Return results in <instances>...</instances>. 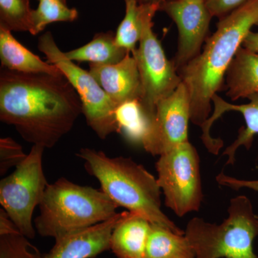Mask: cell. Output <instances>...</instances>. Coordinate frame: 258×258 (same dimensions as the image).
I'll list each match as a JSON object with an SVG mask.
<instances>
[{
	"label": "cell",
	"mask_w": 258,
	"mask_h": 258,
	"mask_svg": "<svg viewBox=\"0 0 258 258\" xmlns=\"http://www.w3.org/2000/svg\"><path fill=\"white\" fill-rule=\"evenodd\" d=\"M83 114L76 90L63 74H26L2 67L0 120L32 145L51 149Z\"/></svg>",
	"instance_id": "obj_1"
},
{
	"label": "cell",
	"mask_w": 258,
	"mask_h": 258,
	"mask_svg": "<svg viewBox=\"0 0 258 258\" xmlns=\"http://www.w3.org/2000/svg\"><path fill=\"white\" fill-rule=\"evenodd\" d=\"M258 21V0H248L219 20L201 52L178 71L190 97V121L203 128L212 99L225 90V76L244 38Z\"/></svg>",
	"instance_id": "obj_2"
},
{
	"label": "cell",
	"mask_w": 258,
	"mask_h": 258,
	"mask_svg": "<svg viewBox=\"0 0 258 258\" xmlns=\"http://www.w3.org/2000/svg\"><path fill=\"white\" fill-rule=\"evenodd\" d=\"M77 157L88 174L99 181L101 190L118 207L145 217L152 224L185 235L161 210V189L157 178L131 158L109 157L101 151L83 148Z\"/></svg>",
	"instance_id": "obj_3"
},
{
	"label": "cell",
	"mask_w": 258,
	"mask_h": 258,
	"mask_svg": "<svg viewBox=\"0 0 258 258\" xmlns=\"http://www.w3.org/2000/svg\"><path fill=\"white\" fill-rule=\"evenodd\" d=\"M39 208L34 221L36 232L55 239L109 220L118 206L101 189L61 177L47 185Z\"/></svg>",
	"instance_id": "obj_4"
},
{
	"label": "cell",
	"mask_w": 258,
	"mask_h": 258,
	"mask_svg": "<svg viewBox=\"0 0 258 258\" xmlns=\"http://www.w3.org/2000/svg\"><path fill=\"white\" fill-rule=\"evenodd\" d=\"M228 216L222 223L200 217L189 220L185 236L195 258H258L253 242L258 237V216L244 195L231 199Z\"/></svg>",
	"instance_id": "obj_5"
},
{
	"label": "cell",
	"mask_w": 258,
	"mask_h": 258,
	"mask_svg": "<svg viewBox=\"0 0 258 258\" xmlns=\"http://www.w3.org/2000/svg\"><path fill=\"white\" fill-rule=\"evenodd\" d=\"M156 169L168 208L179 217L200 210L204 198L200 156L189 141L159 156Z\"/></svg>",
	"instance_id": "obj_6"
},
{
	"label": "cell",
	"mask_w": 258,
	"mask_h": 258,
	"mask_svg": "<svg viewBox=\"0 0 258 258\" xmlns=\"http://www.w3.org/2000/svg\"><path fill=\"white\" fill-rule=\"evenodd\" d=\"M45 149L40 145H32L26 159L0 181L2 208L28 239L36 235L32 216L48 185L42 166Z\"/></svg>",
	"instance_id": "obj_7"
},
{
	"label": "cell",
	"mask_w": 258,
	"mask_h": 258,
	"mask_svg": "<svg viewBox=\"0 0 258 258\" xmlns=\"http://www.w3.org/2000/svg\"><path fill=\"white\" fill-rule=\"evenodd\" d=\"M160 5H141L142 31L138 47L132 55L135 58L142 86V102L156 113L158 102L171 94L181 79L172 61L166 57L154 32V20Z\"/></svg>",
	"instance_id": "obj_8"
},
{
	"label": "cell",
	"mask_w": 258,
	"mask_h": 258,
	"mask_svg": "<svg viewBox=\"0 0 258 258\" xmlns=\"http://www.w3.org/2000/svg\"><path fill=\"white\" fill-rule=\"evenodd\" d=\"M37 48L46 56L47 62L57 66L74 86L81 99L83 114L97 136L105 139L116 132L114 120L116 106L89 71L81 69L66 57L50 32L39 37Z\"/></svg>",
	"instance_id": "obj_9"
},
{
	"label": "cell",
	"mask_w": 258,
	"mask_h": 258,
	"mask_svg": "<svg viewBox=\"0 0 258 258\" xmlns=\"http://www.w3.org/2000/svg\"><path fill=\"white\" fill-rule=\"evenodd\" d=\"M159 10L178 28L177 51L172 60L178 71L201 52L208 38L212 16L205 0H166L161 3Z\"/></svg>",
	"instance_id": "obj_10"
},
{
	"label": "cell",
	"mask_w": 258,
	"mask_h": 258,
	"mask_svg": "<svg viewBox=\"0 0 258 258\" xmlns=\"http://www.w3.org/2000/svg\"><path fill=\"white\" fill-rule=\"evenodd\" d=\"M189 120V94L181 82L174 92L158 102L152 132L144 149L152 156L159 157L188 142Z\"/></svg>",
	"instance_id": "obj_11"
},
{
	"label": "cell",
	"mask_w": 258,
	"mask_h": 258,
	"mask_svg": "<svg viewBox=\"0 0 258 258\" xmlns=\"http://www.w3.org/2000/svg\"><path fill=\"white\" fill-rule=\"evenodd\" d=\"M247 98L249 101L247 103L232 104L222 99L218 94H215L212 99L213 113L202 128L201 139L204 145L209 152L217 155L223 147L224 142L221 139H215L210 135L212 124L226 112H238L242 115L245 125L239 129L238 136L235 142L222 153V155L227 157V165L235 164V154L239 148L244 147L249 150L253 143L254 137L258 135V93L249 95Z\"/></svg>",
	"instance_id": "obj_12"
},
{
	"label": "cell",
	"mask_w": 258,
	"mask_h": 258,
	"mask_svg": "<svg viewBox=\"0 0 258 258\" xmlns=\"http://www.w3.org/2000/svg\"><path fill=\"white\" fill-rule=\"evenodd\" d=\"M123 213H117L106 221L57 237L53 247L42 258L96 257L110 249L112 232Z\"/></svg>",
	"instance_id": "obj_13"
},
{
	"label": "cell",
	"mask_w": 258,
	"mask_h": 258,
	"mask_svg": "<svg viewBox=\"0 0 258 258\" xmlns=\"http://www.w3.org/2000/svg\"><path fill=\"white\" fill-rule=\"evenodd\" d=\"M89 73L116 106L130 100L142 98L140 75L132 53L118 63H89Z\"/></svg>",
	"instance_id": "obj_14"
},
{
	"label": "cell",
	"mask_w": 258,
	"mask_h": 258,
	"mask_svg": "<svg viewBox=\"0 0 258 258\" xmlns=\"http://www.w3.org/2000/svg\"><path fill=\"white\" fill-rule=\"evenodd\" d=\"M152 225L142 215L124 212L112 232L110 249L116 258H144Z\"/></svg>",
	"instance_id": "obj_15"
},
{
	"label": "cell",
	"mask_w": 258,
	"mask_h": 258,
	"mask_svg": "<svg viewBox=\"0 0 258 258\" xmlns=\"http://www.w3.org/2000/svg\"><path fill=\"white\" fill-rule=\"evenodd\" d=\"M155 115L141 98L125 101L115 109L116 133L129 144L144 147L152 134Z\"/></svg>",
	"instance_id": "obj_16"
},
{
	"label": "cell",
	"mask_w": 258,
	"mask_h": 258,
	"mask_svg": "<svg viewBox=\"0 0 258 258\" xmlns=\"http://www.w3.org/2000/svg\"><path fill=\"white\" fill-rule=\"evenodd\" d=\"M0 60L2 67L26 74L45 73L62 74L60 69L48 62H44L32 53L13 36L12 32L0 26Z\"/></svg>",
	"instance_id": "obj_17"
},
{
	"label": "cell",
	"mask_w": 258,
	"mask_h": 258,
	"mask_svg": "<svg viewBox=\"0 0 258 258\" xmlns=\"http://www.w3.org/2000/svg\"><path fill=\"white\" fill-rule=\"evenodd\" d=\"M226 96L232 101L258 93V54L241 47L225 76Z\"/></svg>",
	"instance_id": "obj_18"
},
{
	"label": "cell",
	"mask_w": 258,
	"mask_h": 258,
	"mask_svg": "<svg viewBox=\"0 0 258 258\" xmlns=\"http://www.w3.org/2000/svg\"><path fill=\"white\" fill-rule=\"evenodd\" d=\"M129 52L117 45L113 32H98L83 46L64 52L71 61L98 64L118 63Z\"/></svg>",
	"instance_id": "obj_19"
},
{
	"label": "cell",
	"mask_w": 258,
	"mask_h": 258,
	"mask_svg": "<svg viewBox=\"0 0 258 258\" xmlns=\"http://www.w3.org/2000/svg\"><path fill=\"white\" fill-rule=\"evenodd\" d=\"M144 258H195L185 235L152 224Z\"/></svg>",
	"instance_id": "obj_20"
},
{
	"label": "cell",
	"mask_w": 258,
	"mask_h": 258,
	"mask_svg": "<svg viewBox=\"0 0 258 258\" xmlns=\"http://www.w3.org/2000/svg\"><path fill=\"white\" fill-rule=\"evenodd\" d=\"M36 10H32V35H37L51 23H72L79 18V11L70 8L61 0H38Z\"/></svg>",
	"instance_id": "obj_21"
},
{
	"label": "cell",
	"mask_w": 258,
	"mask_h": 258,
	"mask_svg": "<svg viewBox=\"0 0 258 258\" xmlns=\"http://www.w3.org/2000/svg\"><path fill=\"white\" fill-rule=\"evenodd\" d=\"M125 16L115 33V40L118 46L132 53L142 36V7L136 0H125Z\"/></svg>",
	"instance_id": "obj_22"
},
{
	"label": "cell",
	"mask_w": 258,
	"mask_h": 258,
	"mask_svg": "<svg viewBox=\"0 0 258 258\" xmlns=\"http://www.w3.org/2000/svg\"><path fill=\"white\" fill-rule=\"evenodd\" d=\"M30 0H0V26L11 32L32 30Z\"/></svg>",
	"instance_id": "obj_23"
},
{
	"label": "cell",
	"mask_w": 258,
	"mask_h": 258,
	"mask_svg": "<svg viewBox=\"0 0 258 258\" xmlns=\"http://www.w3.org/2000/svg\"><path fill=\"white\" fill-rule=\"evenodd\" d=\"M42 255L20 232L0 235V258H42Z\"/></svg>",
	"instance_id": "obj_24"
},
{
	"label": "cell",
	"mask_w": 258,
	"mask_h": 258,
	"mask_svg": "<svg viewBox=\"0 0 258 258\" xmlns=\"http://www.w3.org/2000/svg\"><path fill=\"white\" fill-rule=\"evenodd\" d=\"M28 154L23 152V147L11 137L0 139V174L4 175L12 168H16Z\"/></svg>",
	"instance_id": "obj_25"
},
{
	"label": "cell",
	"mask_w": 258,
	"mask_h": 258,
	"mask_svg": "<svg viewBox=\"0 0 258 258\" xmlns=\"http://www.w3.org/2000/svg\"><path fill=\"white\" fill-rule=\"evenodd\" d=\"M248 0H205L212 18L221 19Z\"/></svg>",
	"instance_id": "obj_26"
},
{
	"label": "cell",
	"mask_w": 258,
	"mask_h": 258,
	"mask_svg": "<svg viewBox=\"0 0 258 258\" xmlns=\"http://www.w3.org/2000/svg\"><path fill=\"white\" fill-rule=\"evenodd\" d=\"M217 184L233 190L248 189L258 193V179L246 180L237 179L227 175L223 171L216 176Z\"/></svg>",
	"instance_id": "obj_27"
},
{
	"label": "cell",
	"mask_w": 258,
	"mask_h": 258,
	"mask_svg": "<svg viewBox=\"0 0 258 258\" xmlns=\"http://www.w3.org/2000/svg\"><path fill=\"white\" fill-rule=\"evenodd\" d=\"M20 232L9 215L3 209L0 210V235ZM21 233V232H20Z\"/></svg>",
	"instance_id": "obj_28"
},
{
	"label": "cell",
	"mask_w": 258,
	"mask_h": 258,
	"mask_svg": "<svg viewBox=\"0 0 258 258\" xmlns=\"http://www.w3.org/2000/svg\"><path fill=\"white\" fill-rule=\"evenodd\" d=\"M242 47L258 54V32L250 31L244 38Z\"/></svg>",
	"instance_id": "obj_29"
},
{
	"label": "cell",
	"mask_w": 258,
	"mask_h": 258,
	"mask_svg": "<svg viewBox=\"0 0 258 258\" xmlns=\"http://www.w3.org/2000/svg\"><path fill=\"white\" fill-rule=\"evenodd\" d=\"M125 1V0H124ZM139 4L146 5V4H155L160 5L162 3V0H136Z\"/></svg>",
	"instance_id": "obj_30"
},
{
	"label": "cell",
	"mask_w": 258,
	"mask_h": 258,
	"mask_svg": "<svg viewBox=\"0 0 258 258\" xmlns=\"http://www.w3.org/2000/svg\"><path fill=\"white\" fill-rule=\"evenodd\" d=\"M64 4H67V0H61Z\"/></svg>",
	"instance_id": "obj_31"
},
{
	"label": "cell",
	"mask_w": 258,
	"mask_h": 258,
	"mask_svg": "<svg viewBox=\"0 0 258 258\" xmlns=\"http://www.w3.org/2000/svg\"><path fill=\"white\" fill-rule=\"evenodd\" d=\"M255 26L258 28V21L257 22V23H256Z\"/></svg>",
	"instance_id": "obj_32"
},
{
	"label": "cell",
	"mask_w": 258,
	"mask_h": 258,
	"mask_svg": "<svg viewBox=\"0 0 258 258\" xmlns=\"http://www.w3.org/2000/svg\"><path fill=\"white\" fill-rule=\"evenodd\" d=\"M164 1H166V0H162V3H163V2H164Z\"/></svg>",
	"instance_id": "obj_33"
}]
</instances>
